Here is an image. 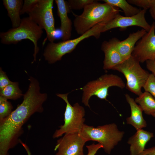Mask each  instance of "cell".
I'll use <instances>...</instances> for the list:
<instances>
[{"mask_svg": "<svg viewBox=\"0 0 155 155\" xmlns=\"http://www.w3.org/2000/svg\"><path fill=\"white\" fill-rule=\"evenodd\" d=\"M39 83L30 82L24 94L22 103L7 118L0 121V155H8V152L19 143L24 124L34 113L43 112V103L47 98L40 91Z\"/></svg>", "mask_w": 155, "mask_h": 155, "instance_id": "cell-1", "label": "cell"}, {"mask_svg": "<svg viewBox=\"0 0 155 155\" xmlns=\"http://www.w3.org/2000/svg\"><path fill=\"white\" fill-rule=\"evenodd\" d=\"M121 11L117 7L97 1L85 6L81 15L73 13L75 29L78 34L82 35L96 25L111 20Z\"/></svg>", "mask_w": 155, "mask_h": 155, "instance_id": "cell-2", "label": "cell"}, {"mask_svg": "<svg viewBox=\"0 0 155 155\" xmlns=\"http://www.w3.org/2000/svg\"><path fill=\"white\" fill-rule=\"evenodd\" d=\"M43 33L42 29L29 16L26 17L22 19L18 27L1 32V42L5 44L9 45L17 44L24 39L32 41L34 45L33 63L36 60V56L39 50L38 42Z\"/></svg>", "mask_w": 155, "mask_h": 155, "instance_id": "cell-3", "label": "cell"}, {"mask_svg": "<svg viewBox=\"0 0 155 155\" xmlns=\"http://www.w3.org/2000/svg\"><path fill=\"white\" fill-rule=\"evenodd\" d=\"M79 133L86 142H97L102 146L106 153L110 154L112 150L122 139L124 132L119 131L115 123L99 126L96 127L84 124Z\"/></svg>", "mask_w": 155, "mask_h": 155, "instance_id": "cell-4", "label": "cell"}, {"mask_svg": "<svg viewBox=\"0 0 155 155\" xmlns=\"http://www.w3.org/2000/svg\"><path fill=\"white\" fill-rule=\"evenodd\" d=\"M102 26V23L94 26L82 35L75 38L57 43L50 42L46 46L43 53L45 60L50 64L61 60L65 55L71 52L84 40L91 36L99 38Z\"/></svg>", "mask_w": 155, "mask_h": 155, "instance_id": "cell-5", "label": "cell"}, {"mask_svg": "<svg viewBox=\"0 0 155 155\" xmlns=\"http://www.w3.org/2000/svg\"><path fill=\"white\" fill-rule=\"evenodd\" d=\"M140 63L131 55L112 69L123 75L126 80V88L138 96L142 93L141 89L150 74L141 67Z\"/></svg>", "mask_w": 155, "mask_h": 155, "instance_id": "cell-6", "label": "cell"}, {"mask_svg": "<svg viewBox=\"0 0 155 155\" xmlns=\"http://www.w3.org/2000/svg\"><path fill=\"white\" fill-rule=\"evenodd\" d=\"M112 86L123 89L125 87V84L121 77L113 74H104L95 80L88 82L82 89L83 91L82 102L90 108L89 101L92 96H95L100 99L106 100L108 96V89Z\"/></svg>", "mask_w": 155, "mask_h": 155, "instance_id": "cell-7", "label": "cell"}, {"mask_svg": "<svg viewBox=\"0 0 155 155\" xmlns=\"http://www.w3.org/2000/svg\"><path fill=\"white\" fill-rule=\"evenodd\" d=\"M68 94H56L57 96L65 101L66 105L64 113V123L59 127V129L55 131L53 136L54 138L61 137L63 134L79 132L84 124L85 111L84 108L78 103L72 106L68 99Z\"/></svg>", "mask_w": 155, "mask_h": 155, "instance_id": "cell-8", "label": "cell"}, {"mask_svg": "<svg viewBox=\"0 0 155 155\" xmlns=\"http://www.w3.org/2000/svg\"><path fill=\"white\" fill-rule=\"evenodd\" d=\"M53 0H38L28 14L29 17L42 29L45 30L50 42L55 40V20L53 12Z\"/></svg>", "mask_w": 155, "mask_h": 155, "instance_id": "cell-9", "label": "cell"}, {"mask_svg": "<svg viewBox=\"0 0 155 155\" xmlns=\"http://www.w3.org/2000/svg\"><path fill=\"white\" fill-rule=\"evenodd\" d=\"M147 10L143 9L138 14L131 17L123 16L119 13L111 20L103 24L101 32L117 28L124 30L128 27L133 26L141 27L148 32L150 29L151 25L147 22L145 18Z\"/></svg>", "mask_w": 155, "mask_h": 155, "instance_id": "cell-10", "label": "cell"}, {"mask_svg": "<svg viewBox=\"0 0 155 155\" xmlns=\"http://www.w3.org/2000/svg\"><path fill=\"white\" fill-rule=\"evenodd\" d=\"M140 63L155 59V22L151 25L149 31L136 43L131 54Z\"/></svg>", "mask_w": 155, "mask_h": 155, "instance_id": "cell-11", "label": "cell"}, {"mask_svg": "<svg viewBox=\"0 0 155 155\" xmlns=\"http://www.w3.org/2000/svg\"><path fill=\"white\" fill-rule=\"evenodd\" d=\"M101 49L104 55L103 66L104 70L112 69L124 61L116 47L115 37L108 41H104L101 44Z\"/></svg>", "mask_w": 155, "mask_h": 155, "instance_id": "cell-12", "label": "cell"}, {"mask_svg": "<svg viewBox=\"0 0 155 155\" xmlns=\"http://www.w3.org/2000/svg\"><path fill=\"white\" fill-rule=\"evenodd\" d=\"M146 32V30L142 28L130 34L128 36L123 40L120 41L115 38L116 47L124 60L131 56L137 42Z\"/></svg>", "mask_w": 155, "mask_h": 155, "instance_id": "cell-13", "label": "cell"}, {"mask_svg": "<svg viewBox=\"0 0 155 155\" xmlns=\"http://www.w3.org/2000/svg\"><path fill=\"white\" fill-rule=\"evenodd\" d=\"M57 9V13L61 21L60 29L62 33V41L69 40L71 36L72 22L68 17L69 13L67 2L64 0H55Z\"/></svg>", "mask_w": 155, "mask_h": 155, "instance_id": "cell-14", "label": "cell"}, {"mask_svg": "<svg viewBox=\"0 0 155 155\" xmlns=\"http://www.w3.org/2000/svg\"><path fill=\"white\" fill-rule=\"evenodd\" d=\"M153 136V133L142 129L137 130L127 142L130 145V155H139L142 153L145 149L147 143Z\"/></svg>", "mask_w": 155, "mask_h": 155, "instance_id": "cell-15", "label": "cell"}, {"mask_svg": "<svg viewBox=\"0 0 155 155\" xmlns=\"http://www.w3.org/2000/svg\"><path fill=\"white\" fill-rule=\"evenodd\" d=\"M125 99L129 104L131 111L130 116L126 119L127 123L133 126L137 130L147 126L146 121L144 118L142 110L135 101L134 99L128 94L125 95Z\"/></svg>", "mask_w": 155, "mask_h": 155, "instance_id": "cell-16", "label": "cell"}, {"mask_svg": "<svg viewBox=\"0 0 155 155\" xmlns=\"http://www.w3.org/2000/svg\"><path fill=\"white\" fill-rule=\"evenodd\" d=\"M3 2L11 20L12 28L18 27L22 20L20 17V11L23 4V1L3 0Z\"/></svg>", "mask_w": 155, "mask_h": 155, "instance_id": "cell-17", "label": "cell"}, {"mask_svg": "<svg viewBox=\"0 0 155 155\" xmlns=\"http://www.w3.org/2000/svg\"><path fill=\"white\" fill-rule=\"evenodd\" d=\"M135 100L146 114L151 115L155 113V99L149 92H142Z\"/></svg>", "mask_w": 155, "mask_h": 155, "instance_id": "cell-18", "label": "cell"}, {"mask_svg": "<svg viewBox=\"0 0 155 155\" xmlns=\"http://www.w3.org/2000/svg\"><path fill=\"white\" fill-rule=\"evenodd\" d=\"M105 3L120 8L123 11L126 17H131L135 16L141 11V9L133 6L125 0H103Z\"/></svg>", "mask_w": 155, "mask_h": 155, "instance_id": "cell-19", "label": "cell"}, {"mask_svg": "<svg viewBox=\"0 0 155 155\" xmlns=\"http://www.w3.org/2000/svg\"><path fill=\"white\" fill-rule=\"evenodd\" d=\"M19 87L18 82H13L0 90V96L6 99L16 100L23 96Z\"/></svg>", "mask_w": 155, "mask_h": 155, "instance_id": "cell-20", "label": "cell"}, {"mask_svg": "<svg viewBox=\"0 0 155 155\" xmlns=\"http://www.w3.org/2000/svg\"><path fill=\"white\" fill-rule=\"evenodd\" d=\"M13 108L11 103L7 100L0 96V121L8 117L11 113Z\"/></svg>", "mask_w": 155, "mask_h": 155, "instance_id": "cell-21", "label": "cell"}, {"mask_svg": "<svg viewBox=\"0 0 155 155\" xmlns=\"http://www.w3.org/2000/svg\"><path fill=\"white\" fill-rule=\"evenodd\" d=\"M97 0H69L67 2L69 13L70 9L78 10L84 8L86 5L92 4Z\"/></svg>", "mask_w": 155, "mask_h": 155, "instance_id": "cell-22", "label": "cell"}, {"mask_svg": "<svg viewBox=\"0 0 155 155\" xmlns=\"http://www.w3.org/2000/svg\"><path fill=\"white\" fill-rule=\"evenodd\" d=\"M143 88L155 99V76L152 73L150 74Z\"/></svg>", "mask_w": 155, "mask_h": 155, "instance_id": "cell-23", "label": "cell"}, {"mask_svg": "<svg viewBox=\"0 0 155 155\" xmlns=\"http://www.w3.org/2000/svg\"><path fill=\"white\" fill-rule=\"evenodd\" d=\"M154 0H127L130 4H132L147 10L151 7Z\"/></svg>", "mask_w": 155, "mask_h": 155, "instance_id": "cell-24", "label": "cell"}, {"mask_svg": "<svg viewBox=\"0 0 155 155\" xmlns=\"http://www.w3.org/2000/svg\"><path fill=\"white\" fill-rule=\"evenodd\" d=\"M38 0H24L20 11V15L28 14L38 2Z\"/></svg>", "mask_w": 155, "mask_h": 155, "instance_id": "cell-25", "label": "cell"}, {"mask_svg": "<svg viewBox=\"0 0 155 155\" xmlns=\"http://www.w3.org/2000/svg\"><path fill=\"white\" fill-rule=\"evenodd\" d=\"M13 82L11 81L5 72L3 71L1 67L0 68V90L2 89Z\"/></svg>", "mask_w": 155, "mask_h": 155, "instance_id": "cell-26", "label": "cell"}, {"mask_svg": "<svg viewBox=\"0 0 155 155\" xmlns=\"http://www.w3.org/2000/svg\"><path fill=\"white\" fill-rule=\"evenodd\" d=\"M86 147L88 150L87 155H95L98 150L103 147L100 144H95L94 143L87 146Z\"/></svg>", "mask_w": 155, "mask_h": 155, "instance_id": "cell-27", "label": "cell"}, {"mask_svg": "<svg viewBox=\"0 0 155 155\" xmlns=\"http://www.w3.org/2000/svg\"><path fill=\"white\" fill-rule=\"evenodd\" d=\"M147 68L155 76V59L146 62Z\"/></svg>", "mask_w": 155, "mask_h": 155, "instance_id": "cell-28", "label": "cell"}, {"mask_svg": "<svg viewBox=\"0 0 155 155\" xmlns=\"http://www.w3.org/2000/svg\"><path fill=\"white\" fill-rule=\"evenodd\" d=\"M139 155H155V146L145 149Z\"/></svg>", "mask_w": 155, "mask_h": 155, "instance_id": "cell-29", "label": "cell"}, {"mask_svg": "<svg viewBox=\"0 0 155 155\" xmlns=\"http://www.w3.org/2000/svg\"><path fill=\"white\" fill-rule=\"evenodd\" d=\"M149 12L152 18L154 19L155 22V0L149 9Z\"/></svg>", "mask_w": 155, "mask_h": 155, "instance_id": "cell-30", "label": "cell"}, {"mask_svg": "<svg viewBox=\"0 0 155 155\" xmlns=\"http://www.w3.org/2000/svg\"><path fill=\"white\" fill-rule=\"evenodd\" d=\"M22 145L25 149L26 152H27L28 155H31L30 151L28 146L23 142L22 143Z\"/></svg>", "mask_w": 155, "mask_h": 155, "instance_id": "cell-31", "label": "cell"}, {"mask_svg": "<svg viewBox=\"0 0 155 155\" xmlns=\"http://www.w3.org/2000/svg\"><path fill=\"white\" fill-rule=\"evenodd\" d=\"M151 115H152L153 117L155 118V113H152Z\"/></svg>", "mask_w": 155, "mask_h": 155, "instance_id": "cell-32", "label": "cell"}]
</instances>
